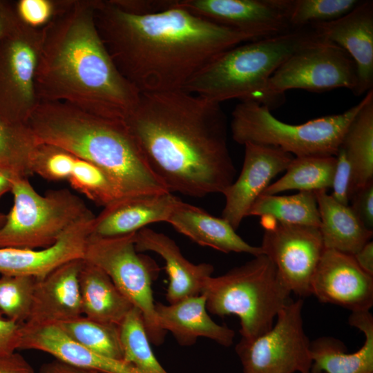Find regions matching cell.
<instances>
[{
  "label": "cell",
  "instance_id": "ac0fdd59",
  "mask_svg": "<svg viewBox=\"0 0 373 373\" xmlns=\"http://www.w3.org/2000/svg\"><path fill=\"white\" fill-rule=\"evenodd\" d=\"M95 217L87 218L74 224L53 245L46 248L0 247V274L40 279L68 261L83 259Z\"/></svg>",
  "mask_w": 373,
  "mask_h": 373
},
{
  "label": "cell",
  "instance_id": "7a4b0ae2",
  "mask_svg": "<svg viewBox=\"0 0 373 373\" xmlns=\"http://www.w3.org/2000/svg\"><path fill=\"white\" fill-rule=\"evenodd\" d=\"M146 15L95 0L100 37L122 75L140 92L183 90L222 52L255 41L251 36L176 6Z\"/></svg>",
  "mask_w": 373,
  "mask_h": 373
},
{
  "label": "cell",
  "instance_id": "ba28073f",
  "mask_svg": "<svg viewBox=\"0 0 373 373\" xmlns=\"http://www.w3.org/2000/svg\"><path fill=\"white\" fill-rule=\"evenodd\" d=\"M13 205L0 227V247L42 249L53 245L70 227L95 216L66 189L37 193L28 178L15 179Z\"/></svg>",
  "mask_w": 373,
  "mask_h": 373
},
{
  "label": "cell",
  "instance_id": "4316f807",
  "mask_svg": "<svg viewBox=\"0 0 373 373\" xmlns=\"http://www.w3.org/2000/svg\"><path fill=\"white\" fill-rule=\"evenodd\" d=\"M314 193L325 249L353 256L371 240L373 230L362 223L350 205L338 202L326 190Z\"/></svg>",
  "mask_w": 373,
  "mask_h": 373
},
{
  "label": "cell",
  "instance_id": "52a82bcc",
  "mask_svg": "<svg viewBox=\"0 0 373 373\" xmlns=\"http://www.w3.org/2000/svg\"><path fill=\"white\" fill-rule=\"evenodd\" d=\"M364 102L365 97L343 113L291 124L275 117L267 106L240 102L231 113V135L238 144L272 146L295 157L336 156L348 126Z\"/></svg>",
  "mask_w": 373,
  "mask_h": 373
},
{
  "label": "cell",
  "instance_id": "836d02e7",
  "mask_svg": "<svg viewBox=\"0 0 373 373\" xmlns=\"http://www.w3.org/2000/svg\"><path fill=\"white\" fill-rule=\"evenodd\" d=\"M67 180L74 189L104 207L124 196L117 183L106 171L77 157Z\"/></svg>",
  "mask_w": 373,
  "mask_h": 373
},
{
  "label": "cell",
  "instance_id": "9c48e42d",
  "mask_svg": "<svg viewBox=\"0 0 373 373\" xmlns=\"http://www.w3.org/2000/svg\"><path fill=\"white\" fill-rule=\"evenodd\" d=\"M135 234L114 237L89 235L83 259L106 272L141 312L150 342L160 345L166 332L159 324L151 288L160 269L154 260L137 251Z\"/></svg>",
  "mask_w": 373,
  "mask_h": 373
},
{
  "label": "cell",
  "instance_id": "d6a6232c",
  "mask_svg": "<svg viewBox=\"0 0 373 373\" xmlns=\"http://www.w3.org/2000/svg\"><path fill=\"white\" fill-rule=\"evenodd\" d=\"M123 361L141 373H168L150 345L141 312L133 307L119 325Z\"/></svg>",
  "mask_w": 373,
  "mask_h": 373
},
{
  "label": "cell",
  "instance_id": "7c38bea8",
  "mask_svg": "<svg viewBox=\"0 0 373 373\" xmlns=\"http://www.w3.org/2000/svg\"><path fill=\"white\" fill-rule=\"evenodd\" d=\"M42 29L23 23L0 41V115L26 124L39 104L35 77Z\"/></svg>",
  "mask_w": 373,
  "mask_h": 373
},
{
  "label": "cell",
  "instance_id": "681fc988",
  "mask_svg": "<svg viewBox=\"0 0 373 373\" xmlns=\"http://www.w3.org/2000/svg\"><path fill=\"white\" fill-rule=\"evenodd\" d=\"M0 318H3L2 314L0 312Z\"/></svg>",
  "mask_w": 373,
  "mask_h": 373
},
{
  "label": "cell",
  "instance_id": "b9f144b4",
  "mask_svg": "<svg viewBox=\"0 0 373 373\" xmlns=\"http://www.w3.org/2000/svg\"><path fill=\"white\" fill-rule=\"evenodd\" d=\"M20 325L6 318H0V354H10L18 350Z\"/></svg>",
  "mask_w": 373,
  "mask_h": 373
},
{
  "label": "cell",
  "instance_id": "7402d4cb",
  "mask_svg": "<svg viewBox=\"0 0 373 373\" xmlns=\"http://www.w3.org/2000/svg\"><path fill=\"white\" fill-rule=\"evenodd\" d=\"M18 350L46 352L66 363L102 373H141L131 365L97 354L70 338L57 324L20 326Z\"/></svg>",
  "mask_w": 373,
  "mask_h": 373
},
{
  "label": "cell",
  "instance_id": "e0dca14e",
  "mask_svg": "<svg viewBox=\"0 0 373 373\" xmlns=\"http://www.w3.org/2000/svg\"><path fill=\"white\" fill-rule=\"evenodd\" d=\"M325 40L345 50L355 63V95L373 88V1H361L351 11L333 21L311 25Z\"/></svg>",
  "mask_w": 373,
  "mask_h": 373
},
{
  "label": "cell",
  "instance_id": "6da1fadb",
  "mask_svg": "<svg viewBox=\"0 0 373 373\" xmlns=\"http://www.w3.org/2000/svg\"><path fill=\"white\" fill-rule=\"evenodd\" d=\"M124 122L170 192L203 198L222 194L234 181L220 104L184 90L142 93Z\"/></svg>",
  "mask_w": 373,
  "mask_h": 373
},
{
  "label": "cell",
  "instance_id": "30bf717a",
  "mask_svg": "<svg viewBox=\"0 0 373 373\" xmlns=\"http://www.w3.org/2000/svg\"><path fill=\"white\" fill-rule=\"evenodd\" d=\"M356 68L349 54L321 39L289 57L269 79L267 94L272 108L283 102L285 92L303 89L323 92L345 88L355 94Z\"/></svg>",
  "mask_w": 373,
  "mask_h": 373
},
{
  "label": "cell",
  "instance_id": "ab89813d",
  "mask_svg": "<svg viewBox=\"0 0 373 373\" xmlns=\"http://www.w3.org/2000/svg\"><path fill=\"white\" fill-rule=\"evenodd\" d=\"M349 205L362 223L372 230L373 180L354 191Z\"/></svg>",
  "mask_w": 373,
  "mask_h": 373
},
{
  "label": "cell",
  "instance_id": "44dd1931",
  "mask_svg": "<svg viewBox=\"0 0 373 373\" xmlns=\"http://www.w3.org/2000/svg\"><path fill=\"white\" fill-rule=\"evenodd\" d=\"M135 246L137 252L153 251L164 260L169 280L166 294L169 304L200 295L204 280L214 271L211 264L191 263L173 239L147 227L135 233Z\"/></svg>",
  "mask_w": 373,
  "mask_h": 373
},
{
  "label": "cell",
  "instance_id": "9a60e30c",
  "mask_svg": "<svg viewBox=\"0 0 373 373\" xmlns=\"http://www.w3.org/2000/svg\"><path fill=\"white\" fill-rule=\"evenodd\" d=\"M239 176L223 192L225 204L222 218L236 230L248 216L257 198L271 180L285 171L294 158L290 153L272 146L247 143Z\"/></svg>",
  "mask_w": 373,
  "mask_h": 373
},
{
  "label": "cell",
  "instance_id": "f6af8a7d",
  "mask_svg": "<svg viewBox=\"0 0 373 373\" xmlns=\"http://www.w3.org/2000/svg\"><path fill=\"white\" fill-rule=\"evenodd\" d=\"M38 373H102L95 370L76 367L55 359L43 364Z\"/></svg>",
  "mask_w": 373,
  "mask_h": 373
},
{
  "label": "cell",
  "instance_id": "d6986e66",
  "mask_svg": "<svg viewBox=\"0 0 373 373\" xmlns=\"http://www.w3.org/2000/svg\"><path fill=\"white\" fill-rule=\"evenodd\" d=\"M83 259L68 261L37 279L30 315L22 325L59 324L82 316L79 274Z\"/></svg>",
  "mask_w": 373,
  "mask_h": 373
},
{
  "label": "cell",
  "instance_id": "f907efd6",
  "mask_svg": "<svg viewBox=\"0 0 373 373\" xmlns=\"http://www.w3.org/2000/svg\"><path fill=\"white\" fill-rule=\"evenodd\" d=\"M0 170L1 171H4L3 169H2L1 167H0ZM8 172V171H7Z\"/></svg>",
  "mask_w": 373,
  "mask_h": 373
},
{
  "label": "cell",
  "instance_id": "ee69618b",
  "mask_svg": "<svg viewBox=\"0 0 373 373\" xmlns=\"http://www.w3.org/2000/svg\"><path fill=\"white\" fill-rule=\"evenodd\" d=\"M0 373H35L28 361L21 354L15 352L0 354Z\"/></svg>",
  "mask_w": 373,
  "mask_h": 373
},
{
  "label": "cell",
  "instance_id": "603a6c76",
  "mask_svg": "<svg viewBox=\"0 0 373 373\" xmlns=\"http://www.w3.org/2000/svg\"><path fill=\"white\" fill-rule=\"evenodd\" d=\"M155 307L161 328L171 332L181 345H191L200 337L209 338L225 347L233 342L234 331L211 319L207 313L206 297L202 294L168 305L156 303Z\"/></svg>",
  "mask_w": 373,
  "mask_h": 373
},
{
  "label": "cell",
  "instance_id": "484cf974",
  "mask_svg": "<svg viewBox=\"0 0 373 373\" xmlns=\"http://www.w3.org/2000/svg\"><path fill=\"white\" fill-rule=\"evenodd\" d=\"M82 315L119 325L134 307L102 269L83 259L79 274Z\"/></svg>",
  "mask_w": 373,
  "mask_h": 373
},
{
  "label": "cell",
  "instance_id": "f1b7e54d",
  "mask_svg": "<svg viewBox=\"0 0 373 373\" xmlns=\"http://www.w3.org/2000/svg\"><path fill=\"white\" fill-rule=\"evenodd\" d=\"M336 156L294 157L285 174L271 183L262 194L274 195L288 190L316 191L331 188Z\"/></svg>",
  "mask_w": 373,
  "mask_h": 373
},
{
  "label": "cell",
  "instance_id": "4fadbf2b",
  "mask_svg": "<svg viewBox=\"0 0 373 373\" xmlns=\"http://www.w3.org/2000/svg\"><path fill=\"white\" fill-rule=\"evenodd\" d=\"M269 220L271 224L262 223V253L273 262L291 293L312 295V280L325 249L319 229Z\"/></svg>",
  "mask_w": 373,
  "mask_h": 373
},
{
  "label": "cell",
  "instance_id": "d4e9b609",
  "mask_svg": "<svg viewBox=\"0 0 373 373\" xmlns=\"http://www.w3.org/2000/svg\"><path fill=\"white\" fill-rule=\"evenodd\" d=\"M167 222L177 231L202 246L225 254L246 253L253 256L263 254L260 247L249 245L237 234L226 220L213 216L204 210L182 201Z\"/></svg>",
  "mask_w": 373,
  "mask_h": 373
},
{
  "label": "cell",
  "instance_id": "5bb4252c",
  "mask_svg": "<svg viewBox=\"0 0 373 373\" xmlns=\"http://www.w3.org/2000/svg\"><path fill=\"white\" fill-rule=\"evenodd\" d=\"M195 16L258 40L287 32L290 26L283 0H177Z\"/></svg>",
  "mask_w": 373,
  "mask_h": 373
},
{
  "label": "cell",
  "instance_id": "8fae6325",
  "mask_svg": "<svg viewBox=\"0 0 373 373\" xmlns=\"http://www.w3.org/2000/svg\"><path fill=\"white\" fill-rule=\"evenodd\" d=\"M302 299H292L278 313L276 322L251 340L236 346L243 373H311L310 343L302 317Z\"/></svg>",
  "mask_w": 373,
  "mask_h": 373
},
{
  "label": "cell",
  "instance_id": "7dc6e473",
  "mask_svg": "<svg viewBox=\"0 0 373 373\" xmlns=\"http://www.w3.org/2000/svg\"><path fill=\"white\" fill-rule=\"evenodd\" d=\"M15 177L12 173L0 170V198L11 191Z\"/></svg>",
  "mask_w": 373,
  "mask_h": 373
},
{
  "label": "cell",
  "instance_id": "ffe728a7",
  "mask_svg": "<svg viewBox=\"0 0 373 373\" xmlns=\"http://www.w3.org/2000/svg\"><path fill=\"white\" fill-rule=\"evenodd\" d=\"M182 200L171 192L123 196L95 216L92 236L114 237L135 233L147 225L167 222Z\"/></svg>",
  "mask_w": 373,
  "mask_h": 373
},
{
  "label": "cell",
  "instance_id": "83f0119b",
  "mask_svg": "<svg viewBox=\"0 0 373 373\" xmlns=\"http://www.w3.org/2000/svg\"><path fill=\"white\" fill-rule=\"evenodd\" d=\"M354 170L356 189L373 180V89L348 126L341 146Z\"/></svg>",
  "mask_w": 373,
  "mask_h": 373
},
{
  "label": "cell",
  "instance_id": "74e56055",
  "mask_svg": "<svg viewBox=\"0 0 373 373\" xmlns=\"http://www.w3.org/2000/svg\"><path fill=\"white\" fill-rule=\"evenodd\" d=\"M71 0H18L15 1L17 17L24 25L42 29L64 10Z\"/></svg>",
  "mask_w": 373,
  "mask_h": 373
},
{
  "label": "cell",
  "instance_id": "f546056e",
  "mask_svg": "<svg viewBox=\"0 0 373 373\" xmlns=\"http://www.w3.org/2000/svg\"><path fill=\"white\" fill-rule=\"evenodd\" d=\"M249 216L267 217L292 224L317 228L320 226L314 191H302L291 195L262 194L251 207Z\"/></svg>",
  "mask_w": 373,
  "mask_h": 373
},
{
  "label": "cell",
  "instance_id": "277c9868",
  "mask_svg": "<svg viewBox=\"0 0 373 373\" xmlns=\"http://www.w3.org/2000/svg\"><path fill=\"white\" fill-rule=\"evenodd\" d=\"M26 124L38 144L57 146L103 169L124 196L169 191L149 167L123 120L63 102H39Z\"/></svg>",
  "mask_w": 373,
  "mask_h": 373
},
{
  "label": "cell",
  "instance_id": "cb8c5ba5",
  "mask_svg": "<svg viewBox=\"0 0 373 373\" xmlns=\"http://www.w3.org/2000/svg\"><path fill=\"white\" fill-rule=\"evenodd\" d=\"M350 325L361 331V347L347 353L344 343L332 336H322L310 343L311 373H373V316L370 311L352 312Z\"/></svg>",
  "mask_w": 373,
  "mask_h": 373
},
{
  "label": "cell",
  "instance_id": "1f68e13d",
  "mask_svg": "<svg viewBox=\"0 0 373 373\" xmlns=\"http://www.w3.org/2000/svg\"><path fill=\"white\" fill-rule=\"evenodd\" d=\"M72 340L100 355L123 361L119 326L84 316L57 324Z\"/></svg>",
  "mask_w": 373,
  "mask_h": 373
},
{
  "label": "cell",
  "instance_id": "8992f818",
  "mask_svg": "<svg viewBox=\"0 0 373 373\" xmlns=\"http://www.w3.org/2000/svg\"><path fill=\"white\" fill-rule=\"evenodd\" d=\"M202 294L210 313L238 316L245 340L269 331L278 313L291 300L274 264L264 254L223 275L208 277Z\"/></svg>",
  "mask_w": 373,
  "mask_h": 373
},
{
  "label": "cell",
  "instance_id": "d590c367",
  "mask_svg": "<svg viewBox=\"0 0 373 373\" xmlns=\"http://www.w3.org/2000/svg\"><path fill=\"white\" fill-rule=\"evenodd\" d=\"M37 281L33 276L1 275L0 312L6 318L19 325L27 321Z\"/></svg>",
  "mask_w": 373,
  "mask_h": 373
},
{
  "label": "cell",
  "instance_id": "60d3db41",
  "mask_svg": "<svg viewBox=\"0 0 373 373\" xmlns=\"http://www.w3.org/2000/svg\"><path fill=\"white\" fill-rule=\"evenodd\" d=\"M119 9L135 15L160 12L171 8L176 0H109Z\"/></svg>",
  "mask_w": 373,
  "mask_h": 373
},
{
  "label": "cell",
  "instance_id": "3957f363",
  "mask_svg": "<svg viewBox=\"0 0 373 373\" xmlns=\"http://www.w3.org/2000/svg\"><path fill=\"white\" fill-rule=\"evenodd\" d=\"M95 0H71L42 28L35 77L39 102L125 120L140 92L119 72L96 26Z\"/></svg>",
  "mask_w": 373,
  "mask_h": 373
},
{
  "label": "cell",
  "instance_id": "8d00e7d4",
  "mask_svg": "<svg viewBox=\"0 0 373 373\" xmlns=\"http://www.w3.org/2000/svg\"><path fill=\"white\" fill-rule=\"evenodd\" d=\"M76 156L57 146L38 144L31 161V171L50 181L68 180Z\"/></svg>",
  "mask_w": 373,
  "mask_h": 373
},
{
  "label": "cell",
  "instance_id": "c3c4849f",
  "mask_svg": "<svg viewBox=\"0 0 373 373\" xmlns=\"http://www.w3.org/2000/svg\"><path fill=\"white\" fill-rule=\"evenodd\" d=\"M6 219V214L0 213V227L4 224Z\"/></svg>",
  "mask_w": 373,
  "mask_h": 373
},
{
  "label": "cell",
  "instance_id": "816d5d0a",
  "mask_svg": "<svg viewBox=\"0 0 373 373\" xmlns=\"http://www.w3.org/2000/svg\"><path fill=\"white\" fill-rule=\"evenodd\" d=\"M321 373H325V372H321Z\"/></svg>",
  "mask_w": 373,
  "mask_h": 373
},
{
  "label": "cell",
  "instance_id": "bcb514c9",
  "mask_svg": "<svg viewBox=\"0 0 373 373\" xmlns=\"http://www.w3.org/2000/svg\"><path fill=\"white\" fill-rule=\"evenodd\" d=\"M358 266L368 274L373 276V242H367L353 255Z\"/></svg>",
  "mask_w": 373,
  "mask_h": 373
},
{
  "label": "cell",
  "instance_id": "7bdbcfd3",
  "mask_svg": "<svg viewBox=\"0 0 373 373\" xmlns=\"http://www.w3.org/2000/svg\"><path fill=\"white\" fill-rule=\"evenodd\" d=\"M21 23L15 1L0 0V41L12 32Z\"/></svg>",
  "mask_w": 373,
  "mask_h": 373
},
{
  "label": "cell",
  "instance_id": "5b68a950",
  "mask_svg": "<svg viewBox=\"0 0 373 373\" xmlns=\"http://www.w3.org/2000/svg\"><path fill=\"white\" fill-rule=\"evenodd\" d=\"M321 39L309 26L239 44L211 61L183 90L218 104L236 99L271 110L267 94L271 76L295 52Z\"/></svg>",
  "mask_w": 373,
  "mask_h": 373
},
{
  "label": "cell",
  "instance_id": "4dcf8cb0",
  "mask_svg": "<svg viewBox=\"0 0 373 373\" xmlns=\"http://www.w3.org/2000/svg\"><path fill=\"white\" fill-rule=\"evenodd\" d=\"M38 142L26 124L0 115V167L17 178L32 175L31 161Z\"/></svg>",
  "mask_w": 373,
  "mask_h": 373
},
{
  "label": "cell",
  "instance_id": "e575fe53",
  "mask_svg": "<svg viewBox=\"0 0 373 373\" xmlns=\"http://www.w3.org/2000/svg\"><path fill=\"white\" fill-rule=\"evenodd\" d=\"M289 23L292 28L336 19L348 13L358 0H283Z\"/></svg>",
  "mask_w": 373,
  "mask_h": 373
},
{
  "label": "cell",
  "instance_id": "2e32d148",
  "mask_svg": "<svg viewBox=\"0 0 373 373\" xmlns=\"http://www.w3.org/2000/svg\"><path fill=\"white\" fill-rule=\"evenodd\" d=\"M311 291L321 303L352 312H367L373 305V276L364 271L352 255L325 249Z\"/></svg>",
  "mask_w": 373,
  "mask_h": 373
},
{
  "label": "cell",
  "instance_id": "f35d334b",
  "mask_svg": "<svg viewBox=\"0 0 373 373\" xmlns=\"http://www.w3.org/2000/svg\"><path fill=\"white\" fill-rule=\"evenodd\" d=\"M336 167L331 188L332 197L343 205H349L350 199L356 189L352 166L345 152L340 146L336 155Z\"/></svg>",
  "mask_w": 373,
  "mask_h": 373
}]
</instances>
